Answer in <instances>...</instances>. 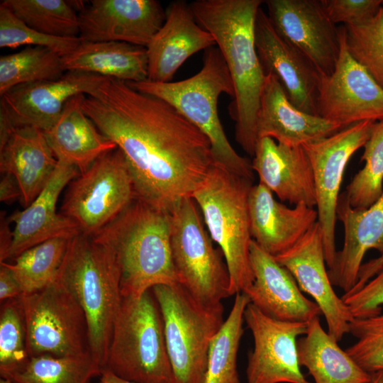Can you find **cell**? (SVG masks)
<instances>
[{"label": "cell", "instance_id": "obj_1", "mask_svg": "<svg viewBox=\"0 0 383 383\" xmlns=\"http://www.w3.org/2000/svg\"><path fill=\"white\" fill-rule=\"evenodd\" d=\"M82 108L123 153L135 198L170 213L216 163L208 138L165 101L106 77Z\"/></svg>", "mask_w": 383, "mask_h": 383}, {"label": "cell", "instance_id": "obj_2", "mask_svg": "<svg viewBox=\"0 0 383 383\" xmlns=\"http://www.w3.org/2000/svg\"><path fill=\"white\" fill-rule=\"evenodd\" d=\"M260 0H197L189 4L197 23L214 38L229 73L233 100L229 113L235 138L253 157L257 118L265 74L255 43V25Z\"/></svg>", "mask_w": 383, "mask_h": 383}, {"label": "cell", "instance_id": "obj_3", "mask_svg": "<svg viewBox=\"0 0 383 383\" xmlns=\"http://www.w3.org/2000/svg\"><path fill=\"white\" fill-rule=\"evenodd\" d=\"M109 248L120 272L122 296L178 283L171 248V214L135 198L91 235Z\"/></svg>", "mask_w": 383, "mask_h": 383}, {"label": "cell", "instance_id": "obj_4", "mask_svg": "<svg viewBox=\"0 0 383 383\" xmlns=\"http://www.w3.org/2000/svg\"><path fill=\"white\" fill-rule=\"evenodd\" d=\"M203 67L194 76L174 82L148 79L127 82L144 94L168 103L209 140L216 164L240 177L253 180L252 162L232 147L218 113V100L223 93L233 98L231 74L218 48L204 51Z\"/></svg>", "mask_w": 383, "mask_h": 383}, {"label": "cell", "instance_id": "obj_5", "mask_svg": "<svg viewBox=\"0 0 383 383\" xmlns=\"http://www.w3.org/2000/svg\"><path fill=\"white\" fill-rule=\"evenodd\" d=\"M55 280L84 311L90 352L102 370L122 300L120 272L112 250L80 232L70 239Z\"/></svg>", "mask_w": 383, "mask_h": 383}, {"label": "cell", "instance_id": "obj_6", "mask_svg": "<svg viewBox=\"0 0 383 383\" xmlns=\"http://www.w3.org/2000/svg\"><path fill=\"white\" fill-rule=\"evenodd\" d=\"M252 185V180L215 163L192 195L209 235L223 252L230 276V296L245 292L254 281L248 208Z\"/></svg>", "mask_w": 383, "mask_h": 383}, {"label": "cell", "instance_id": "obj_7", "mask_svg": "<svg viewBox=\"0 0 383 383\" xmlns=\"http://www.w3.org/2000/svg\"><path fill=\"white\" fill-rule=\"evenodd\" d=\"M104 368L133 383H174L162 315L151 289L122 296Z\"/></svg>", "mask_w": 383, "mask_h": 383}, {"label": "cell", "instance_id": "obj_8", "mask_svg": "<svg viewBox=\"0 0 383 383\" xmlns=\"http://www.w3.org/2000/svg\"><path fill=\"white\" fill-rule=\"evenodd\" d=\"M151 290L162 315L174 383H204L211 342L224 322L223 305H204L179 283Z\"/></svg>", "mask_w": 383, "mask_h": 383}, {"label": "cell", "instance_id": "obj_9", "mask_svg": "<svg viewBox=\"0 0 383 383\" xmlns=\"http://www.w3.org/2000/svg\"><path fill=\"white\" fill-rule=\"evenodd\" d=\"M192 197L170 211L171 248L177 282L196 301L221 305L230 296V276L220 248H216Z\"/></svg>", "mask_w": 383, "mask_h": 383}, {"label": "cell", "instance_id": "obj_10", "mask_svg": "<svg viewBox=\"0 0 383 383\" xmlns=\"http://www.w3.org/2000/svg\"><path fill=\"white\" fill-rule=\"evenodd\" d=\"M28 356H70L90 352L86 315L73 294L55 280L19 298Z\"/></svg>", "mask_w": 383, "mask_h": 383}, {"label": "cell", "instance_id": "obj_11", "mask_svg": "<svg viewBox=\"0 0 383 383\" xmlns=\"http://www.w3.org/2000/svg\"><path fill=\"white\" fill-rule=\"evenodd\" d=\"M135 198L130 171L117 148L100 157L70 182L61 213L74 221L82 233L93 235Z\"/></svg>", "mask_w": 383, "mask_h": 383}, {"label": "cell", "instance_id": "obj_12", "mask_svg": "<svg viewBox=\"0 0 383 383\" xmlns=\"http://www.w3.org/2000/svg\"><path fill=\"white\" fill-rule=\"evenodd\" d=\"M375 122L364 121L342 128L325 138L302 145L312 165L316 211L328 269L337 254L335 239L336 209L346 165L369 139Z\"/></svg>", "mask_w": 383, "mask_h": 383}, {"label": "cell", "instance_id": "obj_13", "mask_svg": "<svg viewBox=\"0 0 383 383\" xmlns=\"http://www.w3.org/2000/svg\"><path fill=\"white\" fill-rule=\"evenodd\" d=\"M340 52L333 72L321 75L318 116L343 128L364 121L383 120V88L348 52L344 26L339 28Z\"/></svg>", "mask_w": 383, "mask_h": 383}, {"label": "cell", "instance_id": "obj_14", "mask_svg": "<svg viewBox=\"0 0 383 383\" xmlns=\"http://www.w3.org/2000/svg\"><path fill=\"white\" fill-rule=\"evenodd\" d=\"M244 320L254 342L247 383H311L301 371L297 349V339L306 333L308 323L274 319L250 303Z\"/></svg>", "mask_w": 383, "mask_h": 383}, {"label": "cell", "instance_id": "obj_15", "mask_svg": "<svg viewBox=\"0 0 383 383\" xmlns=\"http://www.w3.org/2000/svg\"><path fill=\"white\" fill-rule=\"evenodd\" d=\"M265 2L268 18L279 35L301 52L321 75L331 74L340 52V33L321 0Z\"/></svg>", "mask_w": 383, "mask_h": 383}, {"label": "cell", "instance_id": "obj_16", "mask_svg": "<svg viewBox=\"0 0 383 383\" xmlns=\"http://www.w3.org/2000/svg\"><path fill=\"white\" fill-rule=\"evenodd\" d=\"M274 257L292 274L301 292L312 297L325 318L328 333L340 341L349 333L353 317L331 282L318 221L292 248Z\"/></svg>", "mask_w": 383, "mask_h": 383}, {"label": "cell", "instance_id": "obj_17", "mask_svg": "<svg viewBox=\"0 0 383 383\" xmlns=\"http://www.w3.org/2000/svg\"><path fill=\"white\" fill-rule=\"evenodd\" d=\"M165 18L166 11L155 0H93L79 13V37L146 48Z\"/></svg>", "mask_w": 383, "mask_h": 383}, {"label": "cell", "instance_id": "obj_18", "mask_svg": "<svg viewBox=\"0 0 383 383\" xmlns=\"http://www.w3.org/2000/svg\"><path fill=\"white\" fill-rule=\"evenodd\" d=\"M255 43L265 75L273 74L278 79L295 107L318 116L321 74L301 52L279 35L262 8L255 20Z\"/></svg>", "mask_w": 383, "mask_h": 383}, {"label": "cell", "instance_id": "obj_19", "mask_svg": "<svg viewBox=\"0 0 383 383\" xmlns=\"http://www.w3.org/2000/svg\"><path fill=\"white\" fill-rule=\"evenodd\" d=\"M106 77L67 71L57 79L16 86L1 96L16 126H33L46 131L57 121L67 101L75 95L91 94Z\"/></svg>", "mask_w": 383, "mask_h": 383}, {"label": "cell", "instance_id": "obj_20", "mask_svg": "<svg viewBox=\"0 0 383 383\" xmlns=\"http://www.w3.org/2000/svg\"><path fill=\"white\" fill-rule=\"evenodd\" d=\"M79 174L75 167L57 162L48 182L31 204L8 217L9 222L14 223V228L4 262L46 240L71 239L81 232L74 221L57 211L61 192Z\"/></svg>", "mask_w": 383, "mask_h": 383}, {"label": "cell", "instance_id": "obj_21", "mask_svg": "<svg viewBox=\"0 0 383 383\" xmlns=\"http://www.w3.org/2000/svg\"><path fill=\"white\" fill-rule=\"evenodd\" d=\"M250 260L254 281L243 293L250 304L267 316L283 321L308 323L319 317L320 308L302 294L289 271L253 240Z\"/></svg>", "mask_w": 383, "mask_h": 383}, {"label": "cell", "instance_id": "obj_22", "mask_svg": "<svg viewBox=\"0 0 383 383\" xmlns=\"http://www.w3.org/2000/svg\"><path fill=\"white\" fill-rule=\"evenodd\" d=\"M215 45L213 35L196 21L189 4L181 0L172 2L162 26L145 48L148 79L170 82L189 57Z\"/></svg>", "mask_w": 383, "mask_h": 383}, {"label": "cell", "instance_id": "obj_23", "mask_svg": "<svg viewBox=\"0 0 383 383\" xmlns=\"http://www.w3.org/2000/svg\"><path fill=\"white\" fill-rule=\"evenodd\" d=\"M252 167L265 185L282 201L316 205L313 172L302 146L289 147L268 137L257 140Z\"/></svg>", "mask_w": 383, "mask_h": 383}, {"label": "cell", "instance_id": "obj_24", "mask_svg": "<svg viewBox=\"0 0 383 383\" xmlns=\"http://www.w3.org/2000/svg\"><path fill=\"white\" fill-rule=\"evenodd\" d=\"M336 216L343 226V245L328 272L331 284L346 294L357 283L367 252L374 249L383 254V192L369 208L357 209L349 204L343 192L339 196Z\"/></svg>", "mask_w": 383, "mask_h": 383}, {"label": "cell", "instance_id": "obj_25", "mask_svg": "<svg viewBox=\"0 0 383 383\" xmlns=\"http://www.w3.org/2000/svg\"><path fill=\"white\" fill-rule=\"evenodd\" d=\"M252 240L277 256L292 248L318 221L316 209L304 204L289 208L265 185H252L248 197Z\"/></svg>", "mask_w": 383, "mask_h": 383}, {"label": "cell", "instance_id": "obj_26", "mask_svg": "<svg viewBox=\"0 0 383 383\" xmlns=\"http://www.w3.org/2000/svg\"><path fill=\"white\" fill-rule=\"evenodd\" d=\"M342 128L298 109L289 100L278 79L273 74H266L257 118V139L268 137L289 147H299Z\"/></svg>", "mask_w": 383, "mask_h": 383}, {"label": "cell", "instance_id": "obj_27", "mask_svg": "<svg viewBox=\"0 0 383 383\" xmlns=\"http://www.w3.org/2000/svg\"><path fill=\"white\" fill-rule=\"evenodd\" d=\"M84 96L79 94L70 99L56 123L43 131L57 162L75 167L80 174L100 157L117 148L84 113Z\"/></svg>", "mask_w": 383, "mask_h": 383}, {"label": "cell", "instance_id": "obj_28", "mask_svg": "<svg viewBox=\"0 0 383 383\" xmlns=\"http://www.w3.org/2000/svg\"><path fill=\"white\" fill-rule=\"evenodd\" d=\"M57 164L44 132L33 126H18L0 148V171L12 174L27 207L44 188Z\"/></svg>", "mask_w": 383, "mask_h": 383}, {"label": "cell", "instance_id": "obj_29", "mask_svg": "<svg viewBox=\"0 0 383 383\" xmlns=\"http://www.w3.org/2000/svg\"><path fill=\"white\" fill-rule=\"evenodd\" d=\"M65 72L96 74L127 82L148 79L146 48L123 42L82 41L62 57Z\"/></svg>", "mask_w": 383, "mask_h": 383}, {"label": "cell", "instance_id": "obj_30", "mask_svg": "<svg viewBox=\"0 0 383 383\" xmlns=\"http://www.w3.org/2000/svg\"><path fill=\"white\" fill-rule=\"evenodd\" d=\"M299 362L314 383H370L364 370L321 326L319 317L308 323L307 332L297 342Z\"/></svg>", "mask_w": 383, "mask_h": 383}, {"label": "cell", "instance_id": "obj_31", "mask_svg": "<svg viewBox=\"0 0 383 383\" xmlns=\"http://www.w3.org/2000/svg\"><path fill=\"white\" fill-rule=\"evenodd\" d=\"M101 368L91 353L78 355L29 357L1 378L12 383H89Z\"/></svg>", "mask_w": 383, "mask_h": 383}, {"label": "cell", "instance_id": "obj_32", "mask_svg": "<svg viewBox=\"0 0 383 383\" xmlns=\"http://www.w3.org/2000/svg\"><path fill=\"white\" fill-rule=\"evenodd\" d=\"M250 303L246 294H235L227 318L211 342L204 383H240L237 358L244 331V313Z\"/></svg>", "mask_w": 383, "mask_h": 383}, {"label": "cell", "instance_id": "obj_33", "mask_svg": "<svg viewBox=\"0 0 383 383\" xmlns=\"http://www.w3.org/2000/svg\"><path fill=\"white\" fill-rule=\"evenodd\" d=\"M70 239L53 238L21 252L13 263L5 262L23 295L40 291L55 281Z\"/></svg>", "mask_w": 383, "mask_h": 383}, {"label": "cell", "instance_id": "obj_34", "mask_svg": "<svg viewBox=\"0 0 383 383\" xmlns=\"http://www.w3.org/2000/svg\"><path fill=\"white\" fill-rule=\"evenodd\" d=\"M65 70L62 57L43 47L28 46L22 50L0 57V95L24 84L55 80Z\"/></svg>", "mask_w": 383, "mask_h": 383}, {"label": "cell", "instance_id": "obj_35", "mask_svg": "<svg viewBox=\"0 0 383 383\" xmlns=\"http://www.w3.org/2000/svg\"><path fill=\"white\" fill-rule=\"evenodd\" d=\"M1 4L29 27L58 37H79V14L64 0H4Z\"/></svg>", "mask_w": 383, "mask_h": 383}, {"label": "cell", "instance_id": "obj_36", "mask_svg": "<svg viewBox=\"0 0 383 383\" xmlns=\"http://www.w3.org/2000/svg\"><path fill=\"white\" fill-rule=\"evenodd\" d=\"M363 148L365 165L345 191L349 204L357 209L369 208L383 192V120L375 122Z\"/></svg>", "mask_w": 383, "mask_h": 383}, {"label": "cell", "instance_id": "obj_37", "mask_svg": "<svg viewBox=\"0 0 383 383\" xmlns=\"http://www.w3.org/2000/svg\"><path fill=\"white\" fill-rule=\"evenodd\" d=\"M345 40L351 57L383 88V4L365 23L344 26Z\"/></svg>", "mask_w": 383, "mask_h": 383}, {"label": "cell", "instance_id": "obj_38", "mask_svg": "<svg viewBox=\"0 0 383 383\" xmlns=\"http://www.w3.org/2000/svg\"><path fill=\"white\" fill-rule=\"evenodd\" d=\"M79 37H58L42 33L29 27L8 8L0 4V48L23 45L48 48L60 57L73 51L82 42Z\"/></svg>", "mask_w": 383, "mask_h": 383}, {"label": "cell", "instance_id": "obj_39", "mask_svg": "<svg viewBox=\"0 0 383 383\" xmlns=\"http://www.w3.org/2000/svg\"><path fill=\"white\" fill-rule=\"evenodd\" d=\"M29 357L24 318L19 299L3 302L0 313L1 377Z\"/></svg>", "mask_w": 383, "mask_h": 383}, {"label": "cell", "instance_id": "obj_40", "mask_svg": "<svg viewBox=\"0 0 383 383\" xmlns=\"http://www.w3.org/2000/svg\"><path fill=\"white\" fill-rule=\"evenodd\" d=\"M349 333L357 341L345 351L366 372L383 370V314L353 318Z\"/></svg>", "mask_w": 383, "mask_h": 383}, {"label": "cell", "instance_id": "obj_41", "mask_svg": "<svg viewBox=\"0 0 383 383\" xmlns=\"http://www.w3.org/2000/svg\"><path fill=\"white\" fill-rule=\"evenodd\" d=\"M353 318L382 313L383 307V267L360 289L341 296Z\"/></svg>", "mask_w": 383, "mask_h": 383}, {"label": "cell", "instance_id": "obj_42", "mask_svg": "<svg viewBox=\"0 0 383 383\" xmlns=\"http://www.w3.org/2000/svg\"><path fill=\"white\" fill-rule=\"evenodd\" d=\"M323 8L335 25H358L370 20L379 11L382 0H321Z\"/></svg>", "mask_w": 383, "mask_h": 383}, {"label": "cell", "instance_id": "obj_43", "mask_svg": "<svg viewBox=\"0 0 383 383\" xmlns=\"http://www.w3.org/2000/svg\"><path fill=\"white\" fill-rule=\"evenodd\" d=\"M23 296L22 290L5 262H0V301L18 299Z\"/></svg>", "mask_w": 383, "mask_h": 383}, {"label": "cell", "instance_id": "obj_44", "mask_svg": "<svg viewBox=\"0 0 383 383\" xmlns=\"http://www.w3.org/2000/svg\"><path fill=\"white\" fill-rule=\"evenodd\" d=\"M21 199V192L16 178L10 174H3L0 182V201L10 204Z\"/></svg>", "mask_w": 383, "mask_h": 383}, {"label": "cell", "instance_id": "obj_45", "mask_svg": "<svg viewBox=\"0 0 383 383\" xmlns=\"http://www.w3.org/2000/svg\"><path fill=\"white\" fill-rule=\"evenodd\" d=\"M383 267V254L363 263L360 269L357 281L353 289L348 293L360 289L370 279H372ZM346 293V294H348Z\"/></svg>", "mask_w": 383, "mask_h": 383}, {"label": "cell", "instance_id": "obj_46", "mask_svg": "<svg viewBox=\"0 0 383 383\" xmlns=\"http://www.w3.org/2000/svg\"><path fill=\"white\" fill-rule=\"evenodd\" d=\"M9 221L5 213H1L0 223V262H4L13 239V230L9 226Z\"/></svg>", "mask_w": 383, "mask_h": 383}, {"label": "cell", "instance_id": "obj_47", "mask_svg": "<svg viewBox=\"0 0 383 383\" xmlns=\"http://www.w3.org/2000/svg\"><path fill=\"white\" fill-rule=\"evenodd\" d=\"M16 127L4 104L0 102V148L5 145Z\"/></svg>", "mask_w": 383, "mask_h": 383}, {"label": "cell", "instance_id": "obj_48", "mask_svg": "<svg viewBox=\"0 0 383 383\" xmlns=\"http://www.w3.org/2000/svg\"><path fill=\"white\" fill-rule=\"evenodd\" d=\"M97 383H133L132 382L126 380L108 369L104 368L101 370L99 380Z\"/></svg>", "mask_w": 383, "mask_h": 383}, {"label": "cell", "instance_id": "obj_49", "mask_svg": "<svg viewBox=\"0 0 383 383\" xmlns=\"http://www.w3.org/2000/svg\"><path fill=\"white\" fill-rule=\"evenodd\" d=\"M370 383H383V370L372 373Z\"/></svg>", "mask_w": 383, "mask_h": 383}, {"label": "cell", "instance_id": "obj_50", "mask_svg": "<svg viewBox=\"0 0 383 383\" xmlns=\"http://www.w3.org/2000/svg\"><path fill=\"white\" fill-rule=\"evenodd\" d=\"M0 383H12V382L8 379L1 378Z\"/></svg>", "mask_w": 383, "mask_h": 383}]
</instances>
